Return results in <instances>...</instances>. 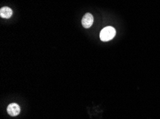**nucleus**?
<instances>
[{
    "mask_svg": "<svg viewBox=\"0 0 160 119\" xmlns=\"http://www.w3.org/2000/svg\"><path fill=\"white\" fill-rule=\"evenodd\" d=\"M116 35V30L112 26H106L101 30L100 33V39L103 42H108L113 39Z\"/></svg>",
    "mask_w": 160,
    "mask_h": 119,
    "instance_id": "1",
    "label": "nucleus"
},
{
    "mask_svg": "<svg viewBox=\"0 0 160 119\" xmlns=\"http://www.w3.org/2000/svg\"><path fill=\"white\" fill-rule=\"evenodd\" d=\"M93 16L91 13H86L82 18V25L84 28L88 29L93 25Z\"/></svg>",
    "mask_w": 160,
    "mask_h": 119,
    "instance_id": "2",
    "label": "nucleus"
},
{
    "mask_svg": "<svg viewBox=\"0 0 160 119\" xmlns=\"http://www.w3.org/2000/svg\"><path fill=\"white\" fill-rule=\"evenodd\" d=\"M7 111L9 115H10L11 116H17L20 113V107H19L18 104L15 103H10L7 106Z\"/></svg>",
    "mask_w": 160,
    "mask_h": 119,
    "instance_id": "3",
    "label": "nucleus"
},
{
    "mask_svg": "<svg viewBox=\"0 0 160 119\" xmlns=\"http://www.w3.org/2000/svg\"><path fill=\"white\" fill-rule=\"evenodd\" d=\"M12 15V10L9 7H4L0 9V16L2 18L9 19Z\"/></svg>",
    "mask_w": 160,
    "mask_h": 119,
    "instance_id": "4",
    "label": "nucleus"
}]
</instances>
